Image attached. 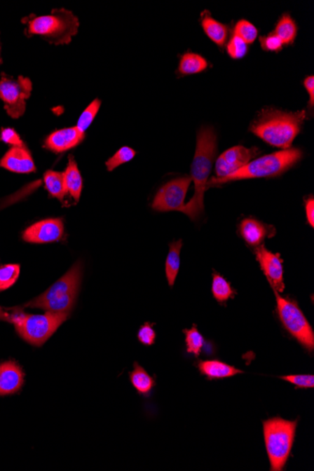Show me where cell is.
<instances>
[{
	"label": "cell",
	"instance_id": "30",
	"mask_svg": "<svg viewBox=\"0 0 314 471\" xmlns=\"http://www.w3.org/2000/svg\"><path fill=\"white\" fill-rule=\"evenodd\" d=\"M137 151L128 146H123L119 151H117L112 157H110L109 161L106 162V166L109 172H112L121 165L128 163L136 156Z\"/></svg>",
	"mask_w": 314,
	"mask_h": 471
},
{
	"label": "cell",
	"instance_id": "6",
	"mask_svg": "<svg viewBox=\"0 0 314 471\" xmlns=\"http://www.w3.org/2000/svg\"><path fill=\"white\" fill-rule=\"evenodd\" d=\"M297 421L280 417L263 421L264 437L272 471H282L293 449Z\"/></svg>",
	"mask_w": 314,
	"mask_h": 471
},
{
	"label": "cell",
	"instance_id": "12",
	"mask_svg": "<svg viewBox=\"0 0 314 471\" xmlns=\"http://www.w3.org/2000/svg\"><path fill=\"white\" fill-rule=\"evenodd\" d=\"M64 233L62 219L41 220L26 228L22 235L24 241L32 244L53 243L62 239Z\"/></svg>",
	"mask_w": 314,
	"mask_h": 471
},
{
	"label": "cell",
	"instance_id": "31",
	"mask_svg": "<svg viewBox=\"0 0 314 471\" xmlns=\"http://www.w3.org/2000/svg\"><path fill=\"white\" fill-rule=\"evenodd\" d=\"M258 33L257 27H256L254 25L250 23V22L244 20V19L239 20L238 23H236L235 27H234L233 34L238 36V37L245 41L247 45L255 42Z\"/></svg>",
	"mask_w": 314,
	"mask_h": 471
},
{
	"label": "cell",
	"instance_id": "4",
	"mask_svg": "<svg viewBox=\"0 0 314 471\" xmlns=\"http://www.w3.org/2000/svg\"><path fill=\"white\" fill-rule=\"evenodd\" d=\"M82 279V264L77 261L57 282L25 307L41 308L46 313H69L76 302Z\"/></svg>",
	"mask_w": 314,
	"mask_h": 471
},
{
	"label": "cell",
	"instance_id": "27",
	"mask_svg": "<svg viewBox=\"0 0 314 471\" xmlns=\"http://www.w3.org/2000/svg\"><path fill=\"white\" fill-rule=\"evenodd\" d=\"M183 332L186 335V352L199 357L205 346V338L198 330L197 326L193 325L191 329H184Z\"/></svg>",
	"mask_w": 314,
	"mask_h": 471
},
{
	"label": "cell",
	"instance_id": "24",
	"mask_svg": "<svg viewBox=\"0 0 314 471\" xmlns=\"http://www.w3.org/2000/svg\"><path fill=\"white\" fill-rule=\"evenodd\" d=\"M43 181H45L46 189L48 190L49 194L62 202L65 196L67 195L63 172L48 170L43 175Z\"/></svg>",
	"mask_w": 314,
	"mask_h": 471
},
{
	"label": "cell",
	"instance_id": "10",
	"mask_svg": "<svg viewBox=\"0 0 314 471\" xmlns=\"http://www.w3.org/2000/svg\"><path fill=\"white\" fill-rule=\"evenodd\" d=\"M190 176L178 177L168 182L157 191L151 208L157 212H182L186 205L184 200L191 184Z\"/></svg>",
	"mask_w": 314,
	"mask_h": 471
},
{
	"label": "cell",
	"instance_id": "15",
	"mask_svg": "<svg viewBox=\"0 0 314 471\" xmlns=\"http://www.w3.org/2000/svg\"><path fill=\"white\" fill-rule=\"evenodd\" d=\"M85 134L74 128H63L49 135L46 139L45 148L54 153H62L71 150L83 142Z\"/></svg>",
	"mask_w": 314,
	"mask_h": 471
},
{
	"label": "cell",
	"instance_id": "16",
	"mask_svg": "<svg viewBox=\"0 0 314 471\" xmlns=\"http://www.w3.org/2000/svg\"><path fill=\"white\" fill-rule=\"evenodd\" d=\"M25 374L15 362L0 363V396L15 395L23 387Z\"/></svg>",
	"mask_w": 314,
	"mask_h": 471
},
{
	"label": "cell",
	"instance_id": "5",
	"mask_svg": "<svg viewBox=\"0 0 314 471\" xmlns=\"http://www.w3.org/2000/svg\"><path fill=\"white\" fill-rule=\"evenodd\" d=\"M29 35H39L53 45H67L76 34L78 18L70 11L57 9L49 15H30L24 19Z\"/></svg>",
	"mask_w": 314,
	"mask_h": 471
},
{
	"label": "cell",
	"instance_id": "34",
	"mask_svg": "<svg viewBox=\"0 0 314 471\" xmlns=\"http://www.w3.org/2000/svg\"><path fill=\"white\" fill-rule=\"evenodd\" d=\"M260 43L261 48L266 51L279 52L285 46L282 41L273 32L267 36H261Z\"/></svg>",
	"mask_w": 314,
	"mask_h": 471
},
{
	"label": "cell",
	"instance_id": "20",
	"mask_svg": "<svg viewBox=\"0 0 314 471\" xmlns=\"http://www.w3.org/2000/svg\"><path fill=\"white\" fill-rule=\"evenodd\" d=\"M202 27L206 35L220 48H224L228 38V27L216 19L208 15L207 13L203 16Z\"/></svg>",
	"mask_w": 314,
	"mask_h": 471
},
{
	"label": "cell",
	"instance_id": "18",
	"mask_svg": "<svg viewBox=\"0 0 314 471\" xmlns=\"http://www.w3.org/2000/svg\"><path fill=\"white\" fill-rule=\"evenodd\" d=\"M197 366L200 373L208 380L228 378L244 373L234 366L217 360H202Z\"/></svg>",
	"mask_w": 314,
	"mask_h": 471
},
{
	"label": "cell",
	"instance_id": "25",
	"mask_svg": "<svg viewBox=\"0 0 314 471\" xmlns=\"http://www.w3.org/2000/svg\"><path fill=\"white\" fill-rule=\"evenodd\" d=\"M273 33L282 41L283 45H292L296 40L297 35L296 22L292 19L288 13H285L278 22Z\"/></svg>",
	"mask_w": 314,
	"mask_h": 471
},
{
	"label": "cell",
	"instance_id": "7",
	"mask_svg": "<svg viewBox=\"0 0 314 471\" xmlns=\"http://www.w3.org/2000/svg\"><path fill=\"white\" fill-rule=\"evenodd\" d=\"M68 316L69 313L27 314L16 311L12 314V323L24 341L40 347L67 320Z\"/></svg>",
	"mask_w": 314,
	"mask_h": 471
},
{
	"label": "cell",
	"instance_id": "1",
	"mask_svg": "<svg viewBox=\"0 0 314 471\" xmlns=\"http://www.w3.org/2000/svg\"><path fill=\"white\" fill-rule=\"evenodd\" d=\"M217 151V137L212 126H203L198 131L197 146L190 170V178L194 183L195 193L184 205L182 213L196 221L205 212V193L210 177L212 167Z\"/></svg>",
	"mask_w": 314,
	"mask_h": 471
},
{
	"label": "cell",
	"instance_id": "39",
	"mask_svg": "<svg viewBox=\"0 0 314 471\" xmlns=\"http://www.w3.org/2000/svg\"><path fill=\"white\" fill-rule=\"evenodd\" d=\"M0 321H6L12 323V315L1 307H0Z\"/></svg>",
	"mask_w": 314,
	"mask_h": 471
},
{
	"label": "cell",
	"instance_id": "9",
	"mask_svg": "<svg viewBox=\"0 0 314 471\" xmlns=\"http://www.w3.org/2000/svg\"><path fill=\"white\" fill-rule=\"evenodd\" d=\"M32 83L29 78H18L2 74L0 77V100L13 119H18L26 111L27 100L32 95Z\"/></svg>",
	"mask_w": 314,
	"mask_h": 471
},
{
	"label": "cell",
	"instance_id": "2",
	"mask_svg": "<svg viewBox=\"0 0 314 471\" xmlns=\"http://www.w3.org/2000/svg\"><path fill=\"white\" fill-rule=\"evenodd\" d=\"M306 111L286 112L275 109L261 110L250 125V131L267 144L287 150L301 131Z\"/></svg>",
	"mask_w": 314,
	"mask_h": 471
},
{
	"label": "cell",
	"instance_id": "21",
	"mask_svg": "<svg viewBox=\"0 0 314 471\" xmlns=\"http://www.w3.org/2000/svg\"><path fill=\"white\" fill-rule=\"evenodd\" d=\"M130 381L135 390L137 391L139 395L148 397L153 390L156 381L153 377L147 373L144 368L142 367L137 362L134 363V370L129 374Z\"/></svg>",
	"mask_w": 314,
	"mask_h": 471
},
{
	"label": "cell",
	"instance_id": "29",
	"mask_svg": "<svg viewBox=\"0 0 314 471\" xmlns=\"http://www.w3.org/2000/svg\"><path fill=\"white\" fill-rule=\"evenodd\" d=\"M101 101L99 99H95L92 103L87 107V109L82 112L81 117L77 121L76 128L82 133L85 134L87 129L92 125L93 120L95 119L96 115L98 114L99 109H100Z\"/></svg>",
	"mask_w": 314,
	"mask_h": 471
},
{
	"label": "cell",
	"instance_id": "37",
	"mask_svg": "<svg viewBox=\"0 0 314 471\" xmlns=\"http://www.w3.org/2000/svg\"><path fill=\"white\" fill-rule=\"evenodd\" d=\"M306 217L311 228L314 227V200L313 196L308 198L305 202Z\"/></svg>",
	"mask_w": 314,
	"mask_h": 471
},
{
	"label": "cell",
	"instance_id": "13",
	"mask_svg": "<svg viewBox=\"0 0 314 471\" xmlns=\"http://www.w3.org/2000/svg\"><path fill=\"white\" fill-rule=\"evenodd\" d=\"M255 255L273 291L282 293L285 285L283 280V261L280 253H272L264 245H261L255 250Z\"/></svg>",
	"mask_w": 314,
	"mask_h": 471
},
{
	"label": "cell",
	"instance_id": "11",
	"mask_svg": "<svg viewBox=\"0 0 314 471\" xmlns=\"http://www.w3.org/2000/svg\"><path fill=\"white\" fill-rule=\"evenodd\" d=\"M258 153H260L258 148H246L238 145L228 149L224 153L220 154L216 162L217 178H224L238 172L241 168L250 163Z\"/></svg>",
	"mask_w": 314,
	"mask_h": 471
},
{
	"label": "cell",
	"instance_id": "22",
	"mask_svg": "<svg viewBox=\"0 0 314 471\" xmlns=\"http://www.w3.org/2000/svg\"><path fill=\"white\" fill-rule=\"evenodd\" d=\"M208 68V62L199 54L186 52L180 60L179 63L178 73L181 76H190L202 73Z\"/></svg>",
	"mask_w": 314,
	"mask_h": 471
},
{
	"label": "cell",
	"instance_id": "40",
	"mask_svg": "<svg viewBox=\"0 0 314 471\" xmlns=\"http://www.w3.org/2000/svg\"><path fill=\"white\" fill-rule=\"evenodd\" d=\"M1 49H0V63H1Z\"/></svg>",
	"mask_w": 314,
	"mask_h": 471
},
{
	"label": "cell",
	"instance_id": "8",
	"mask_svg": "<svg viewBox=\"0 0 314 471\" xmlns=\"http://www.w3.org/2000/svg\"><path fill=\"white\" fill-rule=\"evenodd\" d=\"M277 300V311L283 327L292 337L308 352L314 349V332L299 304L290 297H283L274 291Z\"/></svg>",
	"mask_w": 314,
	"mask_h": 471
},
{
	"label": "cell",
	"instance_id": "38",
	"mask_svg": "<svg viewBox=\"0 0 314 471\" xmlns=\"http://www.w3.org/2000/svg\"><path fill=\"white\" fill-rule=\"evenodd\" d=\"M304 87L310 95V107L313 109L314 104V77L313 76H307L304 81Z\"/></svg>",
	"mask_w": 314,
	"mask_h": 471
},
{
	"label": "cell",
	"instance_id": "3",
	"mask_svg": "<svg viewBox=\"0 0 314 471\" xmlns=\"http://www.w3.org/2000/svg\"><path fill=\"white\" fill-rule=\"evenodd\" d=\"M302 151L297 148H290L287 150L266 154V156L259 157L255 161H250L246 166L241 168L238 172L231 173L227 177L211 178V180L208 181L206 189L233 181L277 177L294 167L302 158Z\"/></svg>",
	"mask_w": 314,
	"mask_h": 471
},
{
	"label": "cell",
	"instance_id": "17",
	"mask_svg": "<svg viewBox=\"0 0 314 471\" xmlns=\"http://www.w3.org/2000/svg\"><path fill=\"white\" fill-rule=\"evenodd\" d=\"M271 230L273 228L268 226L253 219H244L239 226V231H240L242 238L247 244L253 247L261 246L267 236L272 238Z\"/></svg>",
	"mask_w": 314,
	"mask_h": 471
},
{
	"label": "cell",
	"instance_id": "36",
	"mask_svg": "<svg viewBox=\"0 0 314 471\" xmlns=\"http://www.w3.org/2000/svg\"><path fill=\"white\" fill-rule=\"evenodd\" d=\"M0 140L6 143V144L12 145L13 147L25 146L23 140L21 139L18 132L13 128H2L1 133H0Z\"/></svg>",
	"mask_w": 314,
	"mask_h": 471
},
{
	"label": "cell",
	"instance_id": "19",
	"mask_svg": "<svg viewBox=\"0 0 314 471\" xmlns=\"http://www.w3.org/2000/svg\"><path fill=\"white\" fill-rule=\"evenodd\" d=\"M63 175H64L67 194L70 195L76 202H78L81 199L82 189H83V180H82L81 173L79 172L76 162L71 156L69 157L67 168Z\"/></svg>",
	"mask_w": 314,
	"mask_h": 471
},
{
	"label": "cell",
	"instance_id": "26",
	"mask_svg": "<svg viewBox=\"0 0 314 471\" xmlns=\"http://www.w3.org/2000/svg\"><path fill=\"white\" fill-rule=\"evenodd\" d=\"M212 294L219 304H224L230 299H234L236 292L231 288V283L219 273L214 272L212 282Z\"/></svg>",
	"mask_w": 314,
	"mask_h": 471
},
{
	"label": "cell",
	"instance_id": "23",
	"mask_svg": "<svg viewBox=\"0 0 314 471\" xmlns=\"http://www.w3.org/2000/svg\"><path fill=\"white\" fill-rule=\"evenodd\" d=\"M182 247H183V241L182 240L172 242L170 244V252L167 256L165 271H166L168 283H169L170 287L175 285L179 269H180Z\"/></svg>",
	"mask_w": 314,
	"mask_h": 471
},
{
	"label": "cell",
	"instance_id": "14",
	"mask_svg": "<svg viewBox=\"0 0 314 471\" xmlns=\"http://www.w3.org/2000/svg\"><path fill=\"white\" fill-rule=\"evenodd\" d=\"M0 167L20 175H29L36 172L34 161L26 146L11 148L0 159Z\"/></svg>",
	"mask_w": 314,
	"mask_h": 471
},
{
	"label": "cell",
	"instance_id": "28",
	"mask_svg": "<svg viewBox=\"0 0 314 471\" xmlns=\"http://www.w3.org/2000/svg\"><path fill=\"white\" fill-rule=\"evenodd\" d=\"M20 266L15 264L0 266V292L8 290L18 282L20 276Z\"/></svg>",
	"mask_w": 314,
	"mask_h": 471
},
{
	"label": "cell",
	"instance_id": "32",
	"mask_svg": "<svg viewBox=\"0 0 314 471\" xmlns=\"http://www.w3.org/2000/svg\"><path fill=\"white\" fill-rule=\"evenodd\" d=\"M227 52L231 59L241 60L249 52V46L241 38H239L238 36L233 34L231 36V40L228 41Z\"/></svg>",
	"mask_w": 314,
	"mask_h": 471
},
{
	"label": "cell",
	"instance_id": "35",
	"mask_svg": "<svg viewBox=\"0 0 314 471\" xmlns=\"http://www.w3.org/2000/svg\"><path fill=\"white\" fill-rule=\"evenodd\" d=\"M153 326V324L146 323L140 327L139 332H137V339H139L140 343L144 344L146 346H153L156 338Z\"/></svg>",
	"mask_w": 314,
	"mask_h": 471
},
{
	"label": "cell",
	"instance_id": "33",
	"mask_svg": "<svg viewBox=\"0 0 314 471\" xmlns=\"http://www.w3.org/2000/svg\"><path fill=\"white\" fill-rule=\"evenodd\" d=\"M280 378L291 383V384L296 385V388H314V376L313 374H294V376H280Z\"/></svg>",
	"mask_w": 314,
	"mask_h": 471
}]
</instances>
